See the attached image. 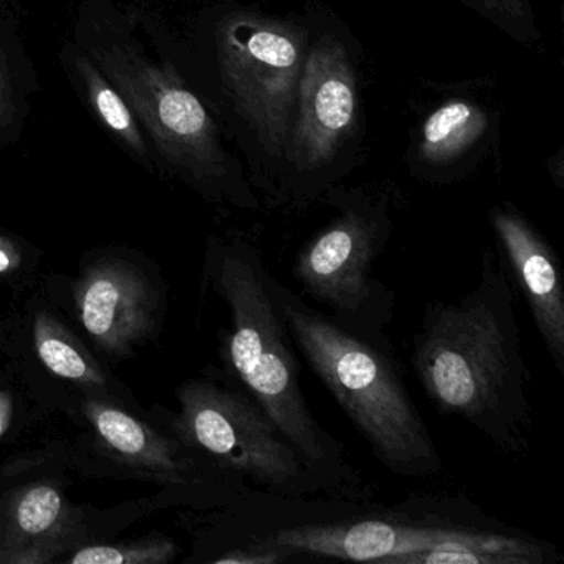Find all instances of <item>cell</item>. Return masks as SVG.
<instances>
[{
	"mask_svg": "<svg viewBox=\"0 0 564 564\" xmlns=\"http://www.w3.org/2000/svg\"><path fill=\"white\" fill-rule=\"evenodd\" d=\"M253 527L234 546L267 564L299 560L382 564H557L560 547L460 497H411L391 507L318 497H250Z\"/></svg>",
	"mask_w": 564,
	"mask_h": 564,
	"instance_id": "obj_1",
	"label": "cell"
},
{
	"mask_svg": "<svg viewBox=\"0 0 564 564\" xmlns=\"http://www.w3.org/2000/svg\"><path fill=\"white\" fill-rule=\"evenodd\" d=\"M411 366L442 415L467 422L508 457L530 448V366L521 348L517 289L500 252L481 253L478 283L457 302L427 303Z\"/></svg>",
	"mask_w": 564,
	"mask_h": 564,
	"instance_id": "obj_2",
	"label": "cell"
},
{
	"mask_svg": "<svg viewBox=\"0 0 564 564\" xmlns=\"http://www.w3.org/2000/svg\"><path fill=\"white\" fill-rule=\"evenodd\" d=\"M207 276L229 308L223 356L230 379L275 422L333 498L365 501L361 477L345 447L316 421L303 394L302 368L263 253L243 240L217 243Z\"/></svg>",
	"mask_w": 564,
	"mask_h": 564,
	"instance_id": "obj_3",
	"label": "cell"
},
{
	"mask_svg": "<svg viewBox=\"0 0 564 564\" xmlns=\"http://www.w3.org/2000/svg\"><path fill=\"white\" fill-rule=\"evenodd\" d=\"M272 290L293 345L365 438L376 460L398 477L441 474L444 462L412 401L392 345H379L343 328L275 275Z\"/></svg>",
	"mask_w": 564,
	"mask_h": 564,
	"instance_id": "obj_4",
	"label": "cell"
},
{
	"mask_svg": "<svg viewBox=\"0 0 564 564\" xmlns=\"http://www.w3.org/2000/svg\"><path fill=\"white\" fill-rule=\"evenodd\" d=\"M174 431L246 498L332 497L275 422L234 382L193 381L180 389Z\"/></svg>",
	"mask_w": 564,
	"mask_h": 564,
	"instance_id": "obj_5",
	"label": "cell"
},
{
	"mask_svg": "<svg viewBox=\"0 0 564 564\" xmlns=\"http://www.w3.org/2000/svg\"><path fill=\"white\" fill-rule=\"evenodd\" d=\"M391 237L382 209L343 207L322 232L293 257L292 279L343 328L379 345L394 319L395 292L375 276V263Z\"/></svg>",
	"mask_w": 564,
	"mask_h": 564,
	"instance_id": "obj_6",
	"label": "cell"
},
{
	"mask_svg": "<svg viewBox=\"0 0 564 564\" xmlns=\"http://www.w3.org/2000/svg\"><path fill=\"white\" fill-rule=\"evenodd\" d=\"M220 64L234 100L273 156H280L295 110L302 44L285 28L257 18L232 19L220 34Z\"/></svg>",
	"mask_w": 564,
	"mask_h": 564,
	"instance_id": "obj_7",
	"label": "cell"
},
{
	"mask_svg": "<svg viewBox=\"0 0 564 564\" xmlns=\"http://www.w3.org/2000/svg\"><path fill=\"white\" fill-rule=\"evenodd\" d=\"M94 57L171 163L197 173H210L217 166L213 121L170 68L123 45L97 48Z\"/></svg>",
	"mask_w": 564,
	"mask_h": 564,
	"instance_id": "obj_8",
	"label": "cell"
},
{
	"mask_svg": "<svg viewBox=\"0 0 564 564\" xmlns=\"http://www.w3.org/2000/svg\"><path fill=\"white\" fill-rule=\"evenodd\" d=\"M296 97L292 160L300 170H319L332 163L355 121V75L341 44L322 41L310 52Z\"/></svg>",
	"mask_w": 564,
	"mask_h": 564,
	"instance_id": "obj_9",
	"label": "cell"
},
{
	"mask_svg": "<svg viewBox=\"0 0 564 564\" xmlns=\"http://www.w3.org/2000/svg\"><path fill=\"white\" fill-rule=\"evenodd\" d=\"M500 256L528 303L554 369L564 378V283L553 246L514 209L490 216Z\"/></svg>",
	"mask_w": 564,
	"mask_h": 564,
	"instance_id": "obj_10",
	"label": "cell"
},
{
	"mask_svg": "<svg viewBox=\"0 0 564 564\" xmlns=\"http://www.w3.org/2000/svg\"><path fill=\"white\" fill-rule=\"evenodd\" d=\"M75 296L82 325L111 355L130 351L153 326L156 292L128 263L101 262L91 267L78 283Z\"/></svg>",
	"mask_w": 564,
	"mask_h": 564,
	"instance_id": "obj_11",
	"label": "cell"
},
{
	"mask_svg": "<svg viewBox=\"0 0 564 564\" xmlns=\"http://www.w3.org/2000/svg\"><path fill=\"white\" fill-rule=\"evenodd\" d=\"M68 510L57 488H25L9 505L0 563H48L65 547Z\"/></svg>",
	"mask_w": 564,
	"mask_h": 564,
	"instance_id": "obj_12",
	"label": "cell"
},
{
	"mask_svg": "<svg viewBox=\"0 0 564 564\" xmlns=\"http://www.w3.org/2000/svg\"><path fill=\"white\" fill-rule=\"evenodd\" d=\"M87 417L101 441L131 467L154 474L174 485L193 481L196 464L181 454V447L154 432L121 409L104 402H88Z\"/></svg>",
	"mask_w": 564,
	"mask_h": 564,
	"instance_id": "obj_13",
	"label": "cell"
},
{
	"mask_svg": "<svg viewBox=\"0 0 564 564\" xmlns=\"http://www.w3.org/2000/svg\"><path fill=\"white\" fill-rule=\"evenodd\" d=\"M78 75L84 82L85 91H87L88 101L94 108L101 123L127 144L128 150L140 158L141 161L148 160L147 143L143 140L140 127H138L137 117L131 108L128 107L120 91L115 88L110 80L101 75L97 65L91 64L84 55L75 58Z\"/></svg>",
	"mask_w": 564,
	"mask_h": 564,
	"instance_id": "obj_14",
	"label": "cell"
},
{
	"mask_svg": "<svg viewBox=\"0 0 564 564\" xmlns=\"http://www.w3.org/2000/svg\"><path fill=\"white\" fill-rule=\"evenodd\" d=\"M34 341L41 361L54 375L87 386H104L105 376L97 361L45 313H39L34 325Z\"/></svg>",
	"mask_w": 564,
	"mask_h": 564,
	"instance_id": "obj_15",
	"label": "cell"
},
{
	"mask_svg": "<svg viewBox=\"0 0 564 564\" xmlns=\"http://www.w3.org/2000/svg\"><path fill=\"white\" fill-rule=\"evenodd\" d=\"M487 120L484 113L464 101H451L429 117L422 151L431 163H444L470 147Z\"/></svg>",
	"mask_w": 564,
	"mask_h": 564,
	"instance_id": "obj_16",
	"label": "cell"
},
{
	"mask_svg": "<svg viewBox=\"0 0 564 564\" xmlns=\"http://www.w3.org/2000/svg\"><path fill=\"white\" fill-rule=\"evenodd\" d=\"M177 547L167 540H144L120 546H87L70 557L74 564H164L176 557Z\"/></svg>",
	"mask_w": 564,
	"mask_h": 564,
	"instance_id": "obj_17",
	"label": "cell"
},
{
	"mask_svg": "<svg viewBox=\"0 0 564 564\" xmlns=\"http://www.w3.org/2000/svg\"><path fill=\"white\" fill-rule=\"evenodd\" d=\"M14 94H12L11 77L8 64L0 54V131L8 130L14 120Z\"/></svg>",
	"mask_w": 564,
	"mask_h": 564,
	"instance_id": "obj_18",
	"label": "cell"
},
{
	"mask_svg": "<svg viewBox=\"0 0 564 564\" xmlns=\"http://www.w3.org/2000/svg\"><path fill=\"white\" fill-rule=\"evenodd\" d=\"M21 257L18 250L8 240L0 239V273H9L18 269Z\"/></svg>",
	"mask_w": 564,
	"mask_h": 564,
	"instance_id": "obj_19",
	"label": "cell"
},
{
	"mask_svg": "<svg viewBox=\"0 0 564 564\" xmlns=\"http://www.w3.org/2000/svg\"><path fill=\"white\" fill-rule=\"evenodd\" d=\"M12 419V399L8 392H0V435L4 434L6 429L11 424Z\"/></svg>",
	"mask_w": 564,
	"mask_h": 564,
	"instance_id": "obj_20",
	"label": "cell"
}]
</instances>
